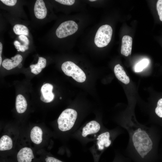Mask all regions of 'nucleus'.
<instances>
[{
	"label": "nucleus",
	"instance_id": "obj_1",
	"mask_svg": "<svg viewBox=\"0 0 162 162\" xmlns=\"http://www.w3.org/2000/svg\"><path fill=\"white\" fill-rule=\"evenodd\" d=\"M132 140L136 150L142 158L152 149V142L145 130L136 131L133 136Z\"/></svg>",
	"mask_w": 162,
	"mask_h": 162
},
{
	"label": "nucleus",
	"instance_id": "obj_2",
	"mask_svg": "<svg viewBox=\"0 0 162 162\" xmlns=\"http://www.w3.org/2000/svg\"><path fill=\"white\" fill-rule=\"evenodd\" d=\"M77 115V112L74 110L69 108L64 110L58 119L59 129L62 131L70 129L75 123Z\"/></svg>",
	"mask_w": 162,
	"mask_h": 162
},
{
	"label": "nucleus",
	"instance_id": "obj_3",
	"mask_svg": "<svg viewBox=\"0 0 162 162\" xmlns=\"http://www.w3.org/2000/svg\"><path fill=\"white\" fill-rule=\"evenodd\" d=\"M64 73L67 76H71L77 82H82L86 78L85 73L78 66L71 61H67L63 63L61 67Z\"/></svg>",
	"mask_w": 162,
	"mask_h": 162
},
{
	"label": "nucleus",
	"instance_id": "obj_4",
	"mask_svg": "<svg viewBox=\"0 0 162 162\" xmlns=\"http://www.w3.org/2000/svg\"><path fill=\"white\" fill-rule=\"evenodd\" d=\"M112 33L111 26L108 25L101 26L98 29L94 39V42L99 47H105L111 41Z\"/></svg>",
	"mask_w": 162,
	"mask_h": 162
},
{
	"label": "nucleus",
	"instance_id": "obj_5",
	"mask_svg": "<svg viewBox=\"0 0 162 162\" xmlns=\"http://www.w3.org/2000/svg\"><path fill=\"white\" fill-rule=\"evenodd\" d=\"M77 24L73 20L65 21L60 24L56 30V34L59 38H63L71 35L78 30Z\"/></svg>",
	"mask_w": 162,
	"mask_h": 162
},
{
	"label": "nucleus",
	"instance_id": "obj_6",
	"mask_svg": "<svg viewBox=\"0 0 162 162\" xmlns=\"http://www.w3.org/2000/svg\"><path fill=\"white\" fill-rule=\"evenodd\" d=\"M53 86L49 83L44 84L41 87L40 99L45 103H49L54 99V94L52 92Z\"/></svg>",
	"mask_w": 162,
	"mask_h": 162
},
{
	"label": "nucleus",
	"instance_id": "obj_7",
	"mask_svg": "<svg viewBox=\"0 0 162 162\" xmlns=\"http://www.w3.org/2000/svg\"><path fill=\"white\" fill-rule=\"evenodd\" d=\"M34 158L32 150L27 147L21 149L17 155L18 162H32Z\"/></svg>",
	"mask_w": 162,
	"mask_h": 162
},
{
	"label": "nucleus",
	"instance_id": "obj_8",
	"mask_svg": "<svg viewBox=\"0 0 162 162\" xmlns=\"http://www.w3.org/2000/svg\"><path fill=\"white\" fill-rule=\"evenodd\" d=\"M34 12L35 16L38 19H42L46 17L47 10L43 0L36 1L34 5Z\"/></svg>",
	"mask_w": 162,
	"mask_h": 162
},
{
	"label": "nucleus",
	"instance_id": "obj_9",
	"mask_svg": "<svg viewBox=\"0 0 162 162\" xmlns=\"http://www.w3.org/2000/svg\"><path fill=\"white\" fill-rule=\"evenodd\" d=\"M12 59L7 58L2 63V66L7 70H10L18 66L22 61L23 58L20 54H17L11 57Z\"/></svg>",
	"mask_w": 162,
	"mask_h": 162
},
{
	"label": "nucleus",
	"instance_id": "obj_10",
	"mask_svg": "<svg viewBox=\"0 0 162 162\" xmlns=\"http://www.w3.org/2000/svg\"><path fill=\"white\" fill-rule=\"evenodd\" d=\"M132 39L130 36L125 35L122 39L121 53L122 55L128 56L131 54Z\"/></svg>",
	"mask_w": 162,
	"mask_h": 162
},
{
	"label": "nucleus",
	"instance_id": "obj_11",
	"mask_svg": "<svg viewBox=\"0 0 162 162\" xmlns=\"http://www.w3.org/2000/svg\"><path fill=\"white\" fill-rule=\"evenodd\" d=\"M100 125L97 122L92 121L88 123L83 128L82 135L84 137L88 134L96 133L100 130Z\"/></svg>",
	"mask_w": 162,
	"mask_h": 162
},
{
	"label": "nucleus",
	"instance_id": "obj_12",
	"mask_svg": "<svg viewBox=\"0 0 162 162\" xmlns=\"http://www.w3.org/2000/svg\"><path fill=\"white\" fill-rule=\"evenodd\" d=\"M114 72L116 78L123 83L127 84L130 82V79L127 76L123 67L119 64L114 67Z\"/></svg>",
	"mask_w": 162,
	"mask_h": 162
},
{
	"label": "nucleus",
	"instance_id": "obj_13",
	"mask_svg": "<svg viewBox=\"0 0 162 162\" xmlns=\"http://www.w3.org/2000/svg\"><path fill=\"white\" fill-rule=\"evenodd\" d=\"M110 137L108 132L104 133L98 136L97 139L99 150H103L104 147H107L110 145L111 142L109 139Z\"/></svg>",
	"mask_w": 162,
	"mask_h": 162
},
{
	"label": "nucleus",
	"instance_id": "obj_14",
	"mask_svg": "<svg viewBox=\"0 0 162 162\" xmlns=\"http://www.w3.org/2000/svg\"><path fill=\"white\" fill-rule=\"evenodd\" d=\"M43 132L41 128L35 126L32 129L30 133V138L34 143L39 144L42 140Z\"/></svg>",
	"mask_w": 162,
	"mask_h": 162
},
{
	"label": "nucleus",
	"instance_id": "obj_15",
	"mask_svg": "<svg viewBox=\"0 0 162 162\" xmlns=\"http://www.w3.org/2000/svg\"><path fill=\"white\" fill-rule=\"evenodd\" d=\"M27 104L24 97L21 94H19L16 97L15 106L18 113H22L26 110Z\"/></svg>",
	"mask_w": 162,
	"mask_h": 162
},
{
	"label": "nucleus",
	"instance_id": "obj_16",
	"mask_svg": "<svg viewBox=\"0 0 162 162\" xmlns=\"http://www.w3.org/2000/svg\"><path fill=\"white\" fill-rule=\"evenodd\" d=\"M46 64V60L45 58L39 57L37 63L32 64L30 66L31 72L36 75L38 74L41 72L42 69L45 67Z\"/></svg>",
	"mask_w": 162,
	"mask_h": 162
},
{
	"label": "nucleus",
	"instance_id": "obj_17",
	"mask_svg": "<svg viewBox=\"0 0 162 162\" xmlns=\"http://www.w3.org/2000/svg\"><path fill=\"white\" fill-rule=\"evenodd\" d=\"M12 140L9 136L4 135L0 139V151H4L11 149L13 147Z\"/></svg>",
	"mask_w": 162,
	"mask_h": 162
},
{
	"label": "nucleus",
	"instance_id": "obj_18",
	"mask_svg": "<svg viewBox=\"0 0 162 162\" xmlns=\"http://www.w3.org/2000/svg\"><path fill=\"white\" fill-rule=\"evenodd\" d=\"M13 30L15 33L17 35H28L29 34L28 28L23 25H15L13 28Z\"/></svg>",
	"mask_w": 162,
	"mask_h": 162
},
{
	"label": "nucleus",
	"instance_id": "obj_19",
	"mask_svg": "<svg viewBox=\"0 0 162 162\" xmlns=\"http://www.w3.org/2000/svg\"><path fill=\"white\" fill-rule=\"evenodd\" d=\"M149 63L148 60L144 58L137 63L134 67V70L136 72L142 71L146 67Z\"/></svg>",
	"mask_w": 162,
	"mask_h": 162
},
{
	"label": "nucleus",
	"instance_id": "obj_20",
	"mask_svg": "<svg viewBox=\"0 0 162 162\" xmlns=\"http://www.w3.org/2000/svg\"><path fill=\"white\" fill-rule=\"evenodd\" d=\"M155 112L158 116L162 118V98L159 99L157 102Z\"/></svg>",
	"mask_w": 162,
	"mask_h": 162
},
{
	"label": "nucleus",
	"instance_id": "obj_21",
	"mask_svg": "<svg viewBox=\"0 0 162 162\" xmlns=\"http://www.w3.org/2000/svg\"><path fill=\"white\" fill-rule=\"evenodd\" d=\"M156 7L160 19L162 21V0L158 1Z\"/></svg>",
	"mask_w": 162,
	"mask_h": 162
},
{
	"label": "nucleus",
	"instance_id": "obj_22",
	"mask_svg": "<svg viewBox=\"0 0 162 162\" xmlns=\"http://www.w3.org/2000/svg\"><path fill=\"white\" fill-rule=\"evenodd\" d=\"M55 1L61 4L68 5H72L75 2L74 0H56Z\"/></svg>",
	"mask_w": 162,
	"mask_h": 162
},
{
	"label": "nucleus",
	"instance_id": "obj_23",
	"mask_svg": "<svg viewBox=\"0 0 162 162\" xmlns=\"http://www.w3.org/2000/svg\"><path fill=\"white\" fill-rule=\"evenodd\" d=\"M19 39L24 43V45L28 46L29 43V41L27 37L25 35H21L19 36Z\"/></svg>",
	"mask_w": 162,
	"mask_h": 162
},
{
	"label": "nucleus",
	"instance_id": "obj_24",
	"mask_svg": "<svg viewBox=\"0 0 162 162\" xmlns=\"http://www.w3.org/2000/svg\"><path fill=\"white\" fill-rule=\"evenodd\" d=\"M3 3L8 6H13L17 2L16 0H1Z\"/></svg>",
	"mask_w": 162,
	"mask_h": 162
},
{
	"label": "nucleus",
	"instance_id": "obj_25",
	"mask_svg": "<svg viewBox=\"0 0 162 162\" xmlns=\"http://www.w3.org/2000/svg\"><path fill=\"white\" fill-rule=\"evenodd\" d=\"M28 49V46H26L24 45H21L19 47V49L17 50L18 51H20L22 52H24L26 50H27Z\"/></svg>",
	"mask_w": 162,
	"mask_h": 162
},
{
	"label": "nucleus",
	"instance_id": "obj_26",
	"mask_svg": "<svg viewBox=\"0 0 162 162\" xmlns=\"http://www.w3.org/2000/svg\"><path fill=\"white\" fill-rule=\"evenodd\" d=\"M2 44L1 42H0V65L1 66L2 62V58L1 57V54L2 50Z\"/></svg>",
	"mask_w": 162,
	"mask_h": 162
},
{
	"label": "nucleus",
	"instance_id": "obj_27",
	"mask_svg": "<svg viewBox=\"0 0 162 162\" xmlns=\"http://www.w3.org/2000/svg\"><path fill=\"white\" fill-rule=\"evenodd\" d=\"M14 43L15 46V48L17 49V50H18L19 47L21 45L20 43L17 40L15 41Z\"/></svg>",
	"mask_w": 162,
	"mask_h": 162
},
{
	"label": "nucleus",
	"instance_id": "obj_28",
	"mask_svg": "<svg viewBox=\"0 0 162 162\" xmlns=\"http://www.w3.org/2000/svg\"><path fill=\"white\" fill-rule=\"evenodd\" d=\"M141 130V129L140 128H139L137 129V130L136 131L137 132H139Z\"/></svg>",
	"mask_w": 162,
	"mask_h": 162
},
{
	"label": "nucleus",
	"instance_id": "obj_29",
	"mask_svg": "<svg viewBox=\"0 0 162 162\" xmlns=\"http://www.w3.org/2000/svg\"><path fill=\"white\" fill-rule=\"evenodd\" d=\"M89 1L90 2H94V1H95L96 0H89Z\"/></svg>",
	"mask_w": 162,
	"mask_h": 162
},
{
	"label": "nucleus",
	"instance_id": "obj_30",
	"mask_svg": "<svg viewBox=\"0 0 162 162\" xmlns=\"http://www.w3.org/2000/svg\"><path fill=\"white\" fill-rule=\"evenodd\" d=\"M62 98L61 97H60V99H61Z\"/></svg>",
	"mask_w": 162,
	"mask_h": 162
}]
</instances>
